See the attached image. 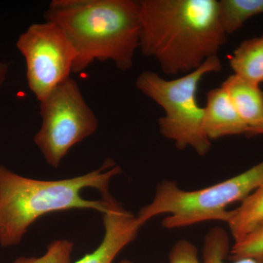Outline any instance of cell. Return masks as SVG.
I'll list each match as a JSON object with an SVG mask.
<instances>
[{"label":"cell","mask_w":263,"mask_h":263,"mask_svg":"<svg viewBox=\"0 0 263 263\" xmlns=\"http://www.w3.org/2000/svg\"><path fill=\"white\" fill-rule=\"evenodd\" d=\"M140 49L166 76L190 73L226 44L217 0H141Z\"/></svg>","instance_id":"6da1fadb"},{"label":"cell","mask_w":263,"mask_h":263,"mask_svg":"<svg viewBox=\"0 0 263 263\" xmlns=\"http://www.w3.org/2000/svg\"><path fill=\"white\" fill-rule=\"evenodd\" d=\"M44 17L62 29L73 47L72 72L95 60H110L122 71L133 67L141 41L139 2L53 0Z\"/></svg>","instance_id":"7a4b0ae2"},{"label":"cell","mask_w":263,"mask_h":263,"mask_svg":"<svg viewBox=\"0 0 263 263\" xmlns=\"http://www.w3.org/2000/svg\"><path fill=\"white\" fill-rule=\"evenodd\" d=\"M107 161L101 168L89 174L58 181L28 179L0 165V245H18L29 227L43 215L70 209H93L103 213L106 202L83 198L84 189L108 193L110 179L122 172Z\"/></svg>","instance_id":"3957f363"},{"label":"cell","mask_w":263,"mask_h":263,"mask_svg":"<svg viewBox=\"0 0 263 263\" xmlns=\"http://www.w3.org/2000/svg\"><path fill=\"white\" fill-rule=\"evenodd\" d=\"M263 183V161L245 172L202 190L186 191L175 181L164 180L157 185L152 202L137 218L142 226L155 216L168 214L163 228L176 229L209 221L228 223L233 202L243 201Z\"/></svg>","instance_id":"277c9868"},{"label":"cell","mask_w":263,"mask_h":263,"mask_svg":"<svg viewBox=\"0 0 263 263\" xmlns=\"http://www.w3.org/2000/svg\"><path fill=\"white\" fill-rule=\"evenodd\" d=\"M221 69L220 59L214 56L178 79L167 80L148 70L137 78V89L163 109L164 116L158 120L159 129L178 149L190 147L199 156H205L210 151L212 141L204 132V108L197 103V91L204 76Z\"/></svg>","instance_id":"5b68a950"},{"label":"cell","mask_w":263,"mask_h":263,"mask_svg":"<svg viewBox=\"0 0 263 263\" xmlns=\"http://www.w3.org/2000/svg\"><path fill=\"white\" fill-rule=\"evenodd\" d=\"M39 102L43 122L34 143L46 162L58 167L72 146L97 130L98 120L79 84L70 78Z\"/></svg>","instance_id":"8992f818"},{"label":"cell","mask_w":263,"mask_h":263,"mask_svg":"<svg viewBox=\"0 0 263 263\" xmlns=\"http://www.w3.org/2000/svg\"><path fill=\"white\" fill-rule=\"evenodd\" d=\"M16 47L25 59L28 86L38 101L70 78L76 52L57 24H32L19 36Z\"/></svg>","instance_id":"52a82bcc"},{"label":"cell","mask_w":263,"mask_h":263,"mask_svg":"<svg viewBox=\"0 0 263 263\" xmlns=\"http://www.w3.org/2000/svg\"><path fill=\"white\" fill-rule=\"evenodd\" d=\"M102 195L107 204L103 214L105 228L103 241L92 253L86 254L76 263L113 262L117 254L136 239L138 230L143 226L137 216L127 212L108 192Z\"/></svg>","instance_id":"ba28073f"},{"label":"cell","mask_w":263,"mask_h":263,"mask_svg":"<svg viewBox=\"0 0 263 263\" xmlns=\"http://www.w3.org/2000/svg\"><path fill=\"white\" fill-rule=\"evenodd\" d=\"M203 129L210 140L246 134L248 126L222 87L209 90L204 107Z\"/></svg>","instance_id":"9c48e42d"},{"label":"cell","mask_w":263,"mask_h":263,"mask_svg":"<svg viewBox=\"0 0 263 263\" xmlns=\"http://www.w3.org/2000/svg\"><path fill=\"white\" fill-rule=\"evenodd\" d=\"M237 112L249 127L263 123V91L238 76H230L221 84Z\"/></svg>","instance_id":"30bf717a"},{"label":"cell","mask_w":263,"mask_h":263,"mask_svg":"<svg viewBox=\"0 0 263 263\" xmlns=\"http://www.w3.org/2000/svg\"><path fill=\"white\" fill-rule=\"evenodd\" d=\"M234 75L255 85L263 83V36L243 41L230 60Z\"/></svg>","instance_id":"8fae6325"},{"label":"cell","mask_w":263,"mask_h":263,"mask_svg":"<svg viewBox=\"0 0 263 263\" xmlns=\"http://www.w3.org/2000/svg\"><path fill=\"white\" fill-rule=\"evenodd\" d=\"M263 221V183L239 206L231 211L228 221L230 234L238 241Z\"/></svg>","instance_id":"7c38bea8"},{"label":"cell","mask_w":263,"mask_h":263,"mask_svg":"<svg viewBox=\"0 0 263 263\" xmlns=\"http://www.w3.org/2000/svg\"><path fill=\"white\" fill-rule=\"evenodd\" d=\"M219 13L223 28L231 34L248 19L263 13V0H220Z\"/></svg>","instance_id":"4fadbf2b"},{"label":"cell","mask_w":263,"mask_h":263,"mask_svg":"<svg viewBox=\"0 0 263 263\" xmlns=\"http://www.w3.org/2000/svg\"><path fill=\"white\" fill-rule=\"evenodd\" d=\"M230 238L228 232L216 227L208 232L202 247L203 263H226L229 256ZM231 263H259L253 259L243 258L232 261Z\"/></svg>","instance_id":"5bb4252c"},{"label":"cell","mask_w":263,"mask_h":263,"mask_svg":"<svg viewBox=\"0 0 263 263\" xmlns=\"http://www.w3.org/2000/svg\"><path fill=\"white\" fill-rule=\"evenodd\" d=\"M243 258L263 263V221L242 239L235 242L227 259L233 261Z\"/></svg>","instance_id":"9a60e30c"},{"label":"cell","mask_w":263,"mask_h":263,"mask_svg":"<svg viewBox=\"0 0 263 263\" xmlns=\"http://www.w3.org/2000/svg\"><path fill=\"white\" fill-rule=\"evenodd\" d=\"M73 243L68 240H56L48 246L47 252L41 257H20L14 263H70Z\"/></svg>","instance_id":"2e32d148"},{"label":"cell","mask_w":263,"mask_h":263,"mask_svg":"<svg viewBox=\"0 0 263 263\" xmlns=\"http://www.w3.org/2000/svg\"><path fill=\"white\" fill-rule=\"evenodd\" d=\"M169 263H203L199 260L196 247L186 239L179 240L171 249Z\"/></svg>","instance_id":"e0dca14e"},{"label":"cell","mask_w":263,"mask_h":263,"mask_svg":"<svg viewBox=\"0 0 263 263\" xmlns=\"http://www.w3.org/2000/svg\"><path fill=\"white\" fill-rule=\"evenodd\" d=\"M245 136L249 137V138H252V137L256 136H263V123L259 124V125L255 126V127H249L248 129H247Z\"/></svg>","instance_id":"ac0fdd59"},{"label":"cell","mask_w":263,"mask_h":263,"mask_svg":"<svg viewBox=\"0 0 263 263\" xmlns=\"http://www.w3.org/2000/svg\"><path fill=\"white\" fill-rule=\"evenodd\" d=\"M8 69H9V67H8V65H7V64L0 61V87L3 86L5 80H6Z\"/></svg>","instance_id":"d6986e66"},{"label":"cell","mask_w":263,"mask_h":263,"mask_svg":"<svg viewBox=\"0 0 263 263\" xmlns=\"http://www.w3.org/2000/svg\"><path fill=\"white\" fill-rule=\"evenodd\" d=\"M119 263H133L132 262H130V261H129V260H122V262H120Z\"/></svg>","instance_id":"ffe728a7"},{"label":"cell","mask_w":263,"mask_h":263,"mask_svg":"<svg viewBox=\"0 0 263 263\" xmlns=\"http://www.w3.org/2000/svg\"><path fill=\"white\" fill-rule=\"evenodd\" d=\"M263 36V35H262Z\"/></svg>","instance_id":"44dd1931"}]
</instances>
